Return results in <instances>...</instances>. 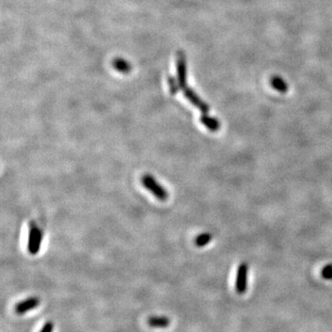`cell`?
<instances>
[{"label": "cell", "instance_id": "3", "mask_svg": "<svg viewBox=\"0 0 332 332\" xmlns=\"http://www.w3.org/2000/svg\"><path fill=\"white\" fill-rule=\"evenodd\" d=\"M248 265L246 263L240 264L236 273V290L239 295H243L247 289Z\"/></svg>", "mask_w": 332, "mask_h": 332}, {"label": "cell", "instance_id": "4", "mask_svg": "<svg viewBox=\"0 0 332 332\" xmlns=\"http://www.w3.org/2000/svg\"><path fill=\"white\" fill-rule=\"evenodd\" d=\"M184 94L185 98L192 104L194 106L199 108L203 114H208L210 111V107L204 101H202L200 96L191 89L186 87L183 89Z\"/></svg>", "mask_w": 332, "mask_h": 332}, {"label": "cell", "instance_id": "5", "mask_svg": "<svg viewBox=\"0 0 332 332\" xmlns=\"http://www.w3.org/2000/svg\"><path fill=\"white\" fill-rule=\"evenodd\" d=\"M177 78L180 88L183 90L186 87V61L184 54L180 53L177 59Z\"/></svg>", "mask_w": 332, "mask_h": 332}, {"label": "cell", "instance_id": "7", "mask_svg": "<svg viewBox=\"0 0 332 332\" xmlns=\"http://www.w3.org/2000/svg\"><path fill=\"white\" fill-rule=\"evenodd\" d=\"M171 323V320L165 315H152L149 317L148 324L151 328H158V329H165L169 327Z\"/></svg>", "mask_w": 332, "mask_h": 332}, {"label": "cell", "instance_id": "14", "mask_svg": "<svg viewBox=\"0 0 332 332\" xmlns=\"http://www.w3.org/2000/svg\"><path fill=\"white\" fill-rule=\"evenodd\" d=\"M53 331H54V323L51 321H48L44 324L43 329L40 332H53Z\"/></svg>", "mask_w": 332, "mask_h": 332}, {"label": "cell", "instance_id": "6", "mask_svg": "<svg viewBox=\"0 0 332 332\" xmlns=\"http://www.w3.org/2000/svg\"><path fill=\"white\" fill-rule=\"evenodd\" d=\"M40 305V299L38 297L27 298L25 300L18 303L15 306V311L17 314H24L30 310H33Z\"/></svg>", "mask_w": 332, "mask_h": 332}, {"label": "cell", "instance_id": "13", "mask_svg": "<svg viewBox=\"0 0 332 332\" xmlns=\"http://www.w3.org/2000/svg\"><path fill=\"white\" fill-rule=\"evenodd\" d=\"M321 275L322 277L327 279V280H331L332 279V265H328L321 271Z\"/></svg>", "mask_w": 332, "mask_h": 332}, {"label": "cell", "instance_id": "12", "mask_svg": "<svg viewBox=\"0 0 332 332\" xmlns=\"http://www.w3.org/2000/svg\"><path fill=\"white\" fill-rule=\"evenodd\" d=\"M168 83H169V87H170V92L172 94H175L177 93V92L179 91L180 88V85H179V82L178 80L176 81V79H174L173 77H169L168 79Z\"/></svg>", "mask_w": 332, "mask_h": 332}, {"label": "cell", "instance_id": "2", "mask_svg": "<svg viewBox=\"0 0 332 332\" xmlns=\"http://www.w3.org/2000/svg\"><path fill=\"white\" fill-rule=\"evenodd\" d=\"M43 234L35 223L31 224L28 237V251L31 255H37L42 245Z\"/></svg>", "mask_w": 332, "mask_h": 332}, {"label": "cell", "instance_id": "1", "mask_svg": "<svg viewBox=\"0 0 332 332\" xmlns=\"http://www.w3.org/2000/svg\"><path fill=\"white\" fill-rule=\"evenodd\" d=\"M143 186L148 189L159 201H166L168 199V192L164 186L158 183L157 180L150 175H144L141 178Z\"/></svg>", "mask_w": 332, "mask_h": 332}, {"label": "cell", "instance_id": "11", "mask_svg": "<svg viewBox=\"0 0 332 332\" xmlns=\"http://www.w3.org/2000/svg\"><path fill=\"white\" fill-rule=\"evenodd\" d=\"M212 239V236L209 233H204V234H201L200 236H198L195 240V243H196V245L197 246H200V247H202V246H205V245H208L211 241Z\"/></svg>", "mask_w": 332, "mask_h": 332}, {"label": "cell", "instance_id": "10", "mask_svg": "<svg viewBox=\"0 0 332 332\" xmlns=\"http://www.w3.org/2000/svg\"><path fill=\"white\" fill-rule=\"evenodd\" d=\"M114 69L122 73H127L130 70V65L129 62L124 60L122 58H116L114 61Z\"/></svg>", "mask_w": 332, "mask_h": 332}, {"label": "cell", "instance_id": "8", "mask_svg": "<svg viewBox=\"0 0 332 332\" xmlns=\"http://www.w3.org/2000/svg\"><path fill=\"white\" fill-rule=\"evenodd\" d=\"M201 122L210 131H218L220 129V122L216 118H213L208 114H203L201 116Z\"/></svg>", "mask_w": 332, "mask_h": 332}, {"label": "cell", "instance_id": "9", "mask_svg": "<svg viewBox=\"0 0 332 332\" xmlns=\"http://www.w3.org/2000/svg\"><path fill=\"white\" fill-rule=\"evenodd\" d=\"M271 87L273 88L275 91L281 92V93H285L288 92L289 86L288 84L286 83V81L282 79L281 77L279 76H274L271 79Z\"/></svg>", "mask_w": 332, "mask_h": 332}]
</instances>
